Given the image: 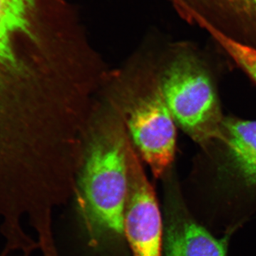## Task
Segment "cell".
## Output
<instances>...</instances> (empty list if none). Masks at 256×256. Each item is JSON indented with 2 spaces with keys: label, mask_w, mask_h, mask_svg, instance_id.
Segmentation results:
<instances>
[{
  "label": "cell",
  "mask_w": 256,
  "mask_h": 256,
  "mask_svg": "<svg viewBox=\"0 0 256 256\" xmlns=\"http://www.w3.org/2000/svg\"><path fill=\"white\" fill-rule=\"evenodd\" d=\"M188 23L256 48V0H168Z\"/></svg>",
  "instance_id": "obj_6"
},
{
  "label": "cell",
  "mask_w": 256,
  "mask_h": 256,
  "mask_svg": "<svg viewBox=\"0 0 256 256\" xmlns=\"http://www.w3.org/2000/svg\"><path fill=\"white\" fill-rule=\"evenodd\" d=\"M56 12V0H0V88L22 70L16 40L38 41L37 26L50 24Z\"/></svg>",
  "instance_id": "obj_5"
},
{
  "label": "cell",
  "mask_w": 256,
  "mask_h": 256,
  "mask_svg": "<svg viewBox=\"0 0 256 256\" xmlns=\"http://www.w3.org/2000/svg\"><path fill=\"white\" fill-rule=\"evenodd\" d=\"M128 126L143 160L160 178L172 163L176 146L175 121L160 85L132 106Z\"/></svg>",
  "instance_id": "obj_4"
},
{
  "label": "cell",
  "mask_w": 256,
  "mask_h": 256,
  "mask_svg": "<svg viewBox=\"0 0 256 256\" xmlns=\"http://www.w3.org/2000/svg\"><path fill=\"white\" fill-rule=\"evenodd\" d=\"M128 160L124 236L129 242L133 256H162V222L156 192L130 144Z\"/></svg>",
  "instance_id": "obj_3"
},
{
  "label": "cell",
  "mask_w": 256,
  "mask_h": 256,
  "mask_svg": "<svg viewBox=\"0 0 256 256\" xmlns=\"http://www.w3.org/2000/svg\"><path fill=\"white\" fill-rule=\"evenodd\" d=\"M208 34L256 82V48L214 30H210Z\"/></svg>",
  "instance_id": "obj_9"
},
{
  "label": "cell",
  "mask_w": 256,
  "mask_h": 256,
  "mask_svg": "<svg viewBox=\"0 0 256 256\" xmlns=\"http://www.w3.org/2000/svg\"><path fill=\"white\" fill-rule=\"evenodd\" d=\"M129 144L120 129L108 128L88 148L74 197L90 246L124 236Z\"/></svg>",
  "instance_id": "obj_1"
},
{
  "label": "cell",
  "mask_w": 256,
  "mask_h": 256,
  "mask_svg": "<svg viewBox=\"0 0 256 256\" xmlns=\"http://www.w3.org/2000/svg\"><path fill=\"white\" fill-rule=\"evenodd\" d=\"M220 140L239 174L248 184L256 185V121L224 119Z\"/></svg>",
  "instance_id": "obj_8"
},
{
  "label": "cell",
  "mask_w": 256,
  "mask_h": 256,
  "mask_svg": "<svg viewBox=\"0 0 256 256\" xmlns=\"http://www.w3.org/2000/svg\"><path fill=\"white\" fill-rule=\"evenodd\" d=\"M166 256H226V244L193 220L178 214L166 229Z\"/></svg>",
  "instance_id": "obj_7"
},
{
  "label": "cell",
  "mask_w": 256,
  "mask_h": 256,
  "mask_svg": "<svg viewBox=\"0 0 256 256\" xmlns=\"http://www.w3.org/2000/svg\"><path fill=\"white\" fill-rule=\"evenodd\" d=\"M160 87L175 122L195 142L222 140L224 119L213 84L193 55H178L165 70Z\"/></svg>",
  "instance_id": "obj_2"
}]
</instances>
